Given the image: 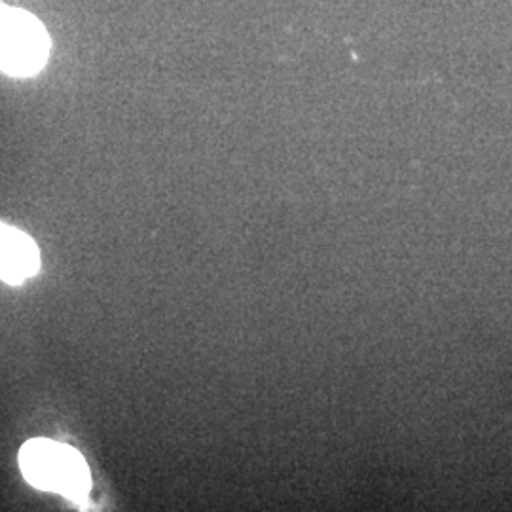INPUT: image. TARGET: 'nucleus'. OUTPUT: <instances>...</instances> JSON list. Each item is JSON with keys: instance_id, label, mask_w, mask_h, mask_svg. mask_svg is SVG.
<instances>
[{"instance_id": "f03ea898", "label": "nucleus", "mask_w": 512, "mask_h": 512, "mask_svg": "<svg viewBox=\"0 0 512 512\" xmlns=\"http://www.w3.org/2000/svg\"><path fill=\"white\" fill-rule=\"evenodd\" d=\"M50 55V37L40 19L0 4V71L10 76L40 73Z\"/></svg>"}, {"instance_id": "7ed1b4c3", "label": "nucleus", "mask_w": 512, "mask_h": 512, "mask_svg": "<svg viewBox=\"0 0 512 512\" xmlns=\"http://www.w3.org/2000/svg\"><path fill=\"white\" fill-rule=\"evenodd\" d=\"M40 268L37 243L27 234L0 222V279L19 285Z\"/></svg>"}, {"instance_id": "f257e3e1", "label": "nucleus", "mask_w": 512, "mask_h": 512, "mask_svg": "<svg viewBox=\"0 0 512 512\" xmlns=\"http://www.w3.org/2000/svg\"><path fill=\"white\" fill-rule=\"evenodd\" d=\"M19 469L38 490L57 492L76 503H84L92 488L86 459L71 446L54 440L25 442L19 450Z\"/></svg>"}]
</instances>
